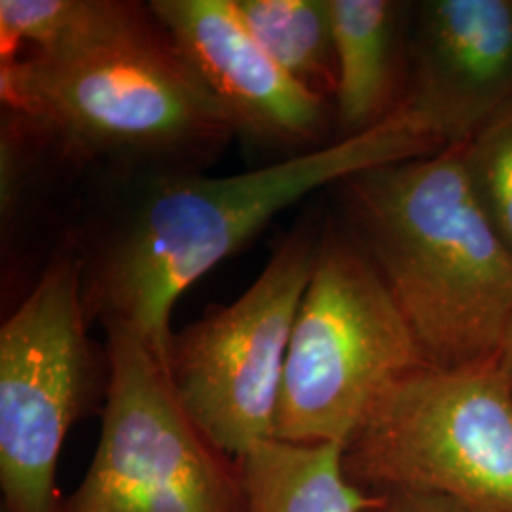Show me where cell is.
<instances>
[{
  "label": "cell",
  "mask_w": 512,
  "mask_h": 512,
  "mask_svg": "<svg viewBox=\"0 0 512 512\" xmlns=\"http://www.w3.org/2000/svg\"><path fill=\"white\" fill-rule=\"evenodd\" d=\"M444 147L406 103L382 122L285 162L230 177L169 173L150 184L99 258L88 315L133 330L165 365L181 294L293 203L351 177Z\"/></svg>",
  "instance_id": "cell-1"
},
{
  "label": "cell",
  "mask_w": 512,
  "mask_h": 512,
  "mask_svg": "<svg viewBox=\"0 0 512 512\" xmlns=\"http://www.w3.org/2000/svg\"><path fill=\"white\" fill-rule=\"evenodd\" d=\"M459 147L476 200L512 251V103Z\"/></svg>",
  "instance_id": "cell-15"
},
{
  "label": "cell",
  "mask_w": 512,
  "mask_h": 512,
  "mask_svg": "<svg viewBox=\"0 0 512 512\" xmlns=\"http://www.w3.org/2000/svg\"><path fill=\"white\" fill-rule=\"evenodd\" d=\"M109 385L88 473L59 512H245L238 459L190 420L164 361L107 321Z\"/></svg>",
  "instance_id": "cell-7"
},
{
  "label": "cell",
  "mask_w": 512,
  "mask_h": 512,
  "mask_svg": "<svg viewBox=\"0 0 512 512\" xmlns=\"http://www.w3.org/2000/svg\"><path fill=\"white\" fill-rule=\"evenodd\" d=\"M154 21L150 6L118 0H2V54L27 44L31 55L59 57L107 46Z\"/></svg>",
  "instance_id": "cell-13"
},
{
  "label": "cell",
  "mask_w": 512,
  "mask_h": 512,
  "mask_svg": "<svg viewBox=\"0 0 512 512\" xmlns=\"http://www.w3.org/2000/svg\"><path fill=\"white\" fill-rule=\"evenodd\" d=\"M239 18L264 52L311 92L336 90L329 0H234Z\"/></svg>",
  "instance_id": "cell-14"
},
{
  "label": "cell",
  "mask_w": 512,
  "mask_h": 512,
  "mask_svg": "<svg viewBox=\"0 0 512 512\" xmlns=\"http://www.w3.org/2000/svg\"><path fill=\"white\" fill-rule=\"evenodd\" d=\"M499 365L503 368V372H505V376H507L512 389V323L511 327H509V332H507L503 349L499 353Z\"/></svg>",
  "instance_id": "cell-17"
},
{
  "label": "cell",
  "mask_w": 512,
  "mask_h": 512,
  "mask_svg": "<svg viewBox=\"0 0 512 512\" xmlns=\"http://www.w3.org/2000/svg\"><path fill=\"white\" fill-rule=\"evenodd\" d=\"M351 234L380 270L427 361L497 359L512 323V251L476 200L461 147L342 183Z\"/></svg>",
  "instance_id": "cell-2"
},
{
  "label": "cell",
  "mask_w": 512,
  "mask_h": 512,
  "mask_svg": "<svg viewBox=\"0 0 512 512\" xmlns=\"http://www.w3.org/2000/svg\"><path fill=\"white\" fill-rule=\"evenodd\" d=\"M370 494L431 492L469 512H512V389L499 357L427 365L385 391L344 448Z\"/></svg>",
  "instance_id": "cell-5"
},
{
  "label": "cell",
  "mask_w": 512,
  "mask_h": 512,
  "mask_svg": "<svg viewBox=\"0 0 512 512\" xmlns=\"http://www.w3.org/2000/svg\"><path fill=\"white\" fill-rule=\"evenodd\" d=\"M427 365L365 247L330 226L294 319L275 439L346 448L385 391Z\"/></svg>",
  "instance_id": "cell-4"
},
{
  "label": "cell",
  "mask_w": 512,
  "mask_h": 512,
  "mask_svg": "<svg viewBox=\"0 0 512 512\" xmlns=\"http://www.w3.org/2000/svg\"><path fill=\"white\" fill-rule=\"evenodd\" d=\"M82 264L54 260L0 329L2 512H59L57 463L69 431L109 385L88 338Z\"/></svg>",
  "instance_id": "cell-6"
},
{
  "label": "cell",
  "mask_w": 512,
  "mask_h": 512,
  "mask_svg": "<svg viewBox=\"0 0 512 512\" xmlns=\"http://www.w3.org/2000/svg\"><path fill=\"white\" fill-rule=\"evenodd\" d=\"M366 512H469L459 501L431 492H387Z\"/></svg>",
  "instance_id": "cell-16"
},
{
  "label": "cell",
  "mask_w": 512,
  "mask_h": 512,
  "mask_svg": "<svg viewBox=\"0 0 512 512\" xmlns=\"http://www.w3.org/2000/svg\"><path fill=\"white\" fill-rule=\"evenodd\" d=\"M342 137L376 126L403 101L406 21L391 0H329Z\"/></svg>",
  "instance_id": "cell-11"
},
{
  "label": "cell",
  "mask_w": 512,
  "mask_h": 512,
  "mask_svg": "<svg viewBox=\"0 0 512 512\" xmlns=\"http://www.w3.org/2000/svg\"><path fill=\"white\" fill-rule=\"evenodd\" d=\"M148 6L238 131L287 145L321 137L327 97L296 82L264 52L234 0H154Z\"/></svg>",
  "instance_id": "cell-10"
},
{
  "label": "cell",
  "mask_w": 512,
  "mask_h": 512,
  "mask_svg": "<svg viewBox=\"0 0 512 512\" xmlns=\"http://www.w3.org/2000/svg\"><path fill=\"white\" fill-rule=\"evenodd\" d=\"M340 444L266 440L238 459L245 512H366L380 499L344 473Z\"/></svg>",
  "instance_id": "cell-12"
},
{
  "label": "cell",
  "mask_w": 512,
  "mask_h": 512,
  "mask_svg": "<svg viewBox=\"0 0 512 512\" xmlns=\"http://www.w3.org/2000/svg\"><path fill=\"white\" fill-rule=\"evenodd\" d=\"M0 93L31 128L80 158L188 165L238 133L156 18L90 52L2 61Z\"/></svg>",
  "instance_id": "cell-3"
},
{
  "label": "cell",
  "mask_w": 512,
  "mask_h": 512,
  "mask_svg": "<svg viewBox=\"0 0 512 512\" xmlns=\"http://www.w3.org/2000/svg\"><path fill=\"white\" fill-rule=\"evenodd\" d=\"M408 14L403 103L458 147L512 103V0H425Z\"/></svg>",
  "instance_id": "cell-9"
},
{
  "label": "cell",
  "mask_w": 512,
  "mask_h": 512,
  "mask_svg": "<svg viewBox=\"0 0 512 512\" xmlns=\"http://www.w3.org/2000/svg\"><path fill=\"white\" fill-rule=\"evenodd\" d=\"M319 238L294 230L230 306L173 332L165 357L186 414L226 456L275 439V416L294 319L310 285Z\"/></svg>",
  "instance_id": "cell-8"
}]
</instances>
